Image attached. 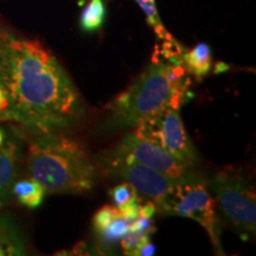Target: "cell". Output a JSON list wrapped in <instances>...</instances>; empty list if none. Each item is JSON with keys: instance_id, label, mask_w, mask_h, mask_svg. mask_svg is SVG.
<instances>
[{"instance_id": "5b68a950", "label": "cell", "mask_w": 256, "mask_h": 256, "mask_svg": "<svg viewBox=\"0 0 256 256\" xmlns=\"http://www.w3.org/2000/svg\"><path fill=\"white\" fill-rule=\"evenodd\" d=\"M162 214L186 217L200 223L209 235L216 254L222 255L220 244V220L217 204L208 186V182L200 174L177 182Z\"/></svg>"}, {"instance_id": "9c48e42d", "label": "cell", "mask_w": 256, "mask_h": 256, "mask_svg": "<svg viewBox=\"0 0 256 256\" xmlns=\"http://www.w3.org/2000/svg\"><path fill=\"white\" fill-rule=\"evenodd\" d=\"M23 159V136L17 128L6 133L0 145V208L12 197V186L17 180Z\"/></svg>"}, {"instance_id": "6da1fadb", "label": "cell", "mask_w": 256, "mask_h": 256, "mask_svg": "<svg viewBox=\"0 0 256 256\" xmlns=\"http://www.w3.org/2000/svg\"><path fill=\"white\" fill-rule=\"evenodd\" d=\"M0 122L23 136L63 132L82 119V98L56 57L40 42L0 34Z\"/></svg>"}, {"instance_id": "cb8c5ba5", "label": "cell", "mask_w": 256, "mask_h": 256, "mask_svg": "<svg viewBox=\"0 0 256 256\" xmlns=\"http://www.w3.org/2000/svg\"><path fill=\"white\" fill-rule=\"evenodd\" d=\"M6 133H8V132H5V130H2V128L0 127V145H2V142H4V140H5Z\"/></svg>"}, {"instance_id": "603a6c76", "label": "cell", "mask_w": 256, "mask_h": 256, "mask_svg": "<svg viewBox=\"0 0 256 256\" xmlns=\"http://www.w3.org/2000/svg\"><path fill=\"white\" fill-rule=\"evenodd\" d=\"M228 69H229L228 66H226L224 63H218V64H217L216 72H226V70H228Z\"/></svg>"}, {"instance_id": "5bb4252c", "label": "cell", "mask_w": 256, "mask_h": 256, "mask_svg": "<svg viewBox=\"0 0 256 256\" xmlns=\"http://www.w3.org/2000/svg\"><path fill=\"white\" fill-rule=\"evenodd\" d=\"M106 18V6L102 0H90L87 6L83 8L80 25L82 31L95 32L101 28Z\"/></svg>"}, {"instance_id": "7a4b0ae2", "label": "cell", "mask_w": 256, "mask_h": 256, "mask_svg": "<svg viewBox=\"0 0 256 256\" xmlns=\"http://www.w3.org/2000/svg\"><path fill=\"white\" fill-rule=\"evenodd\" d=\"M23 138L28 140V174L46 194H83L94 188L96 168L76 140L62 132Z\"/></svg>"}, {"instance_id": "7402d4cb", "label": "cell", "mask_w": 256, "mask_h": 256, "mask_svg": "<svg viewBox=\"0 0 256 256\" xmlns=\"http://www.w3.org/2000/svg\"><path fill=\"white\" fill-rule=\"evenodd\" d=\"M156 212V206L154 203H152L151 200H148L144 206H140V212L139 216L147 217V218H152V216Z\"/></svg>"}, {"instance_id": "e0dca14e", "label": "cell", "mask_w": 256, "mask_h": 256, "mask_svg": "<svg viewBox=\"0 0 256 256\" xmlns=\"http://www.w3.org/2000/svg\"><path fill=\"white\" fill-rule=\"evenodd\" d=\"M119 212V208L110 206H106L102 208V209L98 210L94 216V220H92V226H94L95 234L101 232L102 229L106 228V226L112 222V220H113Z\"/></svg>"}, {"instance_id": "2e32d148", "label": "cell", "mask_w": 256, "mask_h": 256, "mask_svg": "<svg viewBox=\"0 0 256 256\" xmlns=\"http://www.w3.org/2000/svg\"><path fill=\"white\" fill-rule=\"evenodd\" d=\"M110 194L118 208L134 200H138V192L128 183H122L112 188Z\"/></svg>"}, {"instance_id": "8fae6325", "label": "cell", "mask_w": 256, "mask_h": 256, "mask_svg": "<svg viewBox=\"0 0 256 256\" xmlns=\"http://www.w3.org/2000/svg\"><path fill=\"white\" fill-rule=\"evenodd\" d=\"M182 60L188 72L194 74L198 78L206 76L212 66L211 49L206 43H200L191 50L184 49Z\"/></svg>"}, {"instance_id": "3957f363", "label": "cell", "mask_w": 256, "mask_h": 256, "mask_svg": "<svg viewBox=\"0 0 256 256\" xmlns=\"http://www.w3.org/2000/svg\"><path fill=\"white\" fill-rule=\"evenodd\" d=\"M174 92L168 80V63L153 58L136 82L108 106L102 130L113 132L136 128L164 108H174Z\"/></svg>"}, {"instance_id": "d6986e66", "label": "cell", "mask_w": 256, "mask_h": 256, "mask_svg": "<svg viewBox=\"0 0 256 256\" xmlns=\"http://www.w3.org/2000/svg\"><path fill=\"white\" fill-rule=\"evenodd\" d=\"M156 228L153 226V222L151 218L147 217L138 216L136 220L128 223V232L144 234V235H150L152 232H154Z\"/></svg>"}, {"instance_id": "7c38bea8", "label": "cell", "mask_w": 256, "mask_h": 256, "mask_svg": "<svg viewBox=\"0 0 256 256\" xmlns=\"http://www.w3.org/2000/svg\"><path fill=\"white\" fill-rule=\"evenodd\" d=\"M46 191L34 178L16 180L12 186V196L17 198L22 206L28 209H36L43 203Z\"/></svg>"}, {"instance_id": "9a60e30c", "label": "cell", "mask_w": 256, "mask_h": 256, "mask_svg": "<svg viewBox=\"0 0 256 256\" xmlns=\"http://www.w3.org/2000/svg\"><path fill=\"white\" fill-rule=\"evenodd\" d=\"M136 2L139 4L140 8H142L144 14H146L147 22H148V24L153 28L156 36L164 42L174 40V38L171 36V34L166 30V28L162 23V19H160L154 0H136Z\"/></svg>"}, {"instance_id": "ba28073f", "label": "cell", "mask_w": 256, "mask_h": 256, "mask_svg": "<svg viewBox=\"0 0 256 256\" xmlns=\"http://www.w3.org/2000/svg\"><path fill=\"white\" fill-rule=\"evenodd\" d=\"M116 154L133 162L154 168L176 182L184 180L197 174L194 168L182 164L171 153L159 146L158 144L138 136L136 133H128L122 142L114 150Z\"/></svg>"}, {"instance_id": "44dd1931", "label": "cell", "mask_w": 256, "mask_h": 256, "mask_svg": "<svg viewBox=\"0 0 256 256\" xmlns=\"http://www.w3.org/2000/svg\"><path fill=\"white\" fill-rule=\"evenodd\" d=\"M156 252V247L154 244H153L152 242H150V240H146V241H144L142 244L138 247V249L134 252V256L139 255V256H150V255H153Z\"/></svg>"}, {"instance_id": "4fadbf2b", "label": "cell", "mask_w": 256, "mask_h": 256, "mask_svg": "<svg viewBox=\"0 0 256 256\" xmlns=\"http://www.w3.org/2000/svg\"><path fill=\"white\" fill-rule=\"evenodd\" d=\"M126 232H128V222L124 218L121 212H119L106 228L96 232V236L100 247L108 252L116 244L118 241H120Z\"/></svg>"}, {"instance_id": "8992f818", "label": "cell", "mask_w": 256, "mask_h": 256, "mask_svg": "<svg viewBox=\"0 0 256 256\" xmlns=\"http://www.w3.org/2000/svg\"><path fill=\"white\" fill-rule=\"evenodd\" d=\"M100 160L104 172L108 177L128 183L138 194L154 203L156 211L162 212L166 200L177 184L174 179L148 166L124 158L114 151L101 156Z\"/></svg>"}, {"instance_id": "30bf717a", "label": "cell", "mask_w": 256, "mask_h": 256, "mask_svg": "<svg viewBox=\"0 0 256 256\" xmlns=\"http://www.w3.org/2000/svg\"><path fill=\"white\" fill-rule=\"evenodd\" d=\"M28 244L14 217L0 215V256L26 255Z\"/></svg>"}, {"instance_id": "ac0fdd59", "label": "cell", "mask_w": 256, "mask_h": 256, "mask_svg": "<svg viewBox=\"0 0 256 256\" xmlns=\"http://www.w3.org/2000/svg\"><path fill=\"white\" fill-rule=\"evenodd\" d=\"M148 240V235L144 234L130 232H128L120 240L121 248H122L124 255H134V252L144 241Z\"/></svg>"}, {"instance_id": "277c9868", "label": "cell", "mask_w": 256, "mask_h": 256, "mask_svg": "<svg viewBox=\"0 0 256 256\" xmlns=\"http://www.w3.org/2000/svg\"><path fill=\"white\" fill-rule=\"evenodd\" d=\"M208 186L223 217L241 238L247 240L254 236L256 194L249 178L236 170L226 168L214 174Z\"/></svg>"}, {"instance_id": "ffe728a7", "label": "cell", "mask_w": 256, "mask_h": 256, "mask_svg": "<svg viewBox=\"0 0 256 256\" xmlns=\"http://www.w3.org/2000/svg\"><path fill=\"white\" fill-rule=\"evenodd\" d=\"M119 210L121 212V215L124 220H127L128 223L132 222L133 220H136L138 216H139L140 212V204H139V200H134L130 203L124 204L122 206H119Z\"/></svg>"}, {"instance_id": "52a82bcc", "label": "cell", "mask_w": 256, "mask_h": 256, "mask_svg": "<svg viewBox=\"0 0 256 256\" xmlns=\"http://www.w3.org/2000/svg\"><path fill=\"white\" fill-rule=\"evenodd\" d=\"M134 133L158 144L182 164L194 168L198 156L179 115V110L166 107L139 124Z\"/></svg>"}]
</instances>
